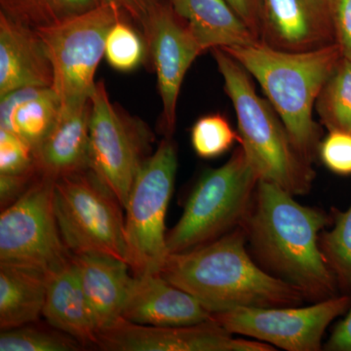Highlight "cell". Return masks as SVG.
Wrapping results in <instances>:
<instances>
[{
  "label": "cell",
  "mask_w": 351,
  "mask_h": 351,
  "mask_svg": "<svg viewBox=\"0 0 351 351\" xmlns=\"http://www.w3.org/2000/svg\"><path fill=\"white\" fill-rule=\"evenodd\" d=\"M71 256L99 334L122 317L130 267L124 261L100 254Z\"/></svg>",
  "instance_id": "obj_17"
},
{
  "label": "cell",
  "mask_w": 351,
  "mask_h": 351,
  "mask_svg": "<svg viewBox=\"0 0 351 351\" xmlns=\"http://www.w3.org/2000/svg\"><path fill=\"white\" fill-rule=\"evenodd\" d=\"M258 181L241 145L221 167L203 173L166 235L168 254L193 250L243 226Z\"/></svg>",
  "instance_id": "obj_5"
},
{
  "label": "cell",
  "mask_w": 351,
  "mask_h": 351,
  "mask_svg": "<svg viewBox=\"0 0 351 351\" xmlns=\"http://www.w3.org/2000/svg\"><path fill=\"white\" fill-rule=\"evenodd\" d=\"M43 316L51 326L73 337L84 348H97L98 330L73 256L64 267L49 274Z\"/></svg>",
  "instance_id": "obj_19"
},
{
  "label": "cell",
  "mask_w": 351,
  "mask_h": 351,
  "mask_svg": "<svg viewBox=\"0 0 351 351\" xmlns=\"http://www.w3.org/2000/svg\"><path fill=\"white\" fill-rule=\"evenodd\" d=\"M325 350L351 351V307L348 315L335 327L324 346Z\"/></svg>",
  "instance_id": "obj_35"
},
{
  "label": "cell",
  "mask_w": 351,
  "mask_h": 351,
  "mask_svg": "<svg viewBox=\"0 0 351 351\" xmlns=\"http://www.w3.org/2000/svg\"><path fill=\"white\" fill-rule=\"evenodd\" d=\"M351 307L341 294L306 307H242L213 314L232 334L243 335L288 351H318L327 328Z\"/></svg>",
  "instance_id": "obj_11"
},
{
  "label": "cell",
  "mask_w": 351,
  "mask_h": 351,
  "mask_svg": "<svg viewBox=\"0 0 351 351\" xmlns=\"http://www.w3.org/2000/svg\"><path fill=\"white\" fill-rule=\"evenodd\" d=\"M53 206L73 255L100 254L127 263L123 207L90 168L55 180Z\"/></svg>",
  "instance_id": "obj_6"
},
{
  "label": "cell",
  "mask_w": 351,
  "mask_h": 351,
  "mask_svg": "<svg viewBox=\"0 0 351 351\" xmlns=\"http://www.w3.org/2000/svg\"><path fill=\"white\" fill-rule=\"evenodd\" d=\"M260 41L263 0H226Z\"/></svg>",
  "instance_id": "obj_33"
},
{
  "label": "cell",
  "mask_w": 351,
  "mask_h": 351,
  "mask_svg": "<svg viewBox=\"0 0 351 351\" xmlns=\"http://www.w3.org/2000/svg\"><path fill=\"white\" fill-rule=\"evenodd\" d=\"M202 49L251 45L258 38L226 0H169Z\"/></svg>",
  "instance_id": "obj_20"
},
{
  "label": "cell",
  "mask_w": 351,
  "mask_h": 351,
  "mask_svg": "<svg viewBox=\"0 0 351 351\" xmlns=\"http://www.w3.org/2000/svg\"><path fill=\"white\" fill-rule=\"evenodd\" d=\"M55 179L40 175L0 215V262L19 263L48 274L64 267L71 253L62 239L53 206Z\"/></svg>",
  "instance_id": "obj_10"
},
{
  "label": "cell",
  "mask_w": 351,
  "mask_h": 351,
  "mask_svg": "<svg viewBox=\"0 0 351 351\" xmlns=\"http://www.w3.org/2000/svg\"><path fill=\"white\" fill-rule=\"evenodd\" d=\"M149 129L113 106L104 82L91 96L89 168L114 193L125 210L138 171L151 151Z\"/></svg>",
  "instance_id": "obj_9"
},
{
  "label": "cell",
  "mask_w": 351,
  "mask_h": 351,
  "mask_svg": "<svg viewBox=\"0 0 351 351\" xmlns=\"http://www.w3.org/2000/svg\"><path fill=\"white\" fill-rule=\"evenodd\" d=\"M260 41L287 52L337 44L331 0H263Z\"/></svg>",
  "instance_id": "obj_14"
},
{
  "label": "cell",
  "mask_w": 351,
  "mask_h": 351,
  "mask_svg": "<svg viewBox=\"0 0 351 351\" xmlns=\"http://www.w3.org/2000/svg\"><path fill=\"white\" fill-rule=\"evenodd\" d=\"M177 169L175 145L166 137L134 181L124 210L127 263L132 274H160L169 255L165 218Z\"/></svg>",
  "instance_id": "obj_7"
},
{
  "label": "cell",
  "mask_w": 351,
  "mask_h": 351,
  "mask_svg": "<svg viewBox=\"0 0 351 351\" xmlns=\"http://www.w3.org/2000/svg\"><path fill=\"white\" fill-rule=\"evenodd\" d=\"M336 43L345 59L351 61V0H331Z\"/></svg>",
  "instance_id": "obj_31"
},
{
  "label": "cell",
  "mask_w": 351,
  "mask_h": 351,
  "mask_svg": "<svg viewBox=\"0 0 351 351\" xmlns=\"http://www.w3.org/2000/svg\"><path fill=\"white\" fill-rule=\"evenodd\" d=\"M80 350H84V346L80 341L49 323L43 325L36 321L0 332V351Z\"/></svg>",
  "instance_id": "obj_26"
},
{
  "label": "cell",
  "mask_w": 351,
  "mask_h": 351,
  "mask_svg": "<svg viewBox=\"0 0 351 351\" xmlns=\"http://www.w3.org/2000/svg\"><path fill=\"white\" fill-rule=\"evenodd\" d=\"M321 124L328 131L351 132V61L341 58L316 100Z\"/></svg>",
  "instance_id": "obj_23"
},
{
  "label": "cell",
  "mask_w": 351,
  "mask_h": 351,
  "mask_svg": "<svg viewBox=\"0 0 351 351\" xmlns=\"http://www.w3.org/2000/svg\"><path fill=\"white\" fill-rule=\"evenodd\" d=\"M328 132L318 147L321 162L334 174L351 176V132Z\"/></svg>",
  "instance_id": "obj_30"
},
{
  "label": "cell",
  "mask_w": 351,
  "mask_h": 351,
  "mask_svg": "<svg viewBox=\"0 0 351 351\" xmlns=\"http://www.w3.org/2000/svg\"><path fill=\"white\" fill-rule=\"evenodd\" d=\"M38 170L31 145L15 134L0 129V174Z\"/></svg>",
  "instance_id": "obj_29"
},
{
  "label": "cell",
  "mask_w": 351,
  "mask_h": 351,
  "mask_svg": "<svg viewBox=\"0 0 351 351\" xmlns=\"http://www.w3.org/2000/svg\"><path fill=\"white\" fill-rule=\"evenodd\" d=\"M100 3V0H0L1 12L34 29L56 24Z\"/></svg>",
  "instance_id": "obj_24"
},
{
  "label": "cell",
  "mask_w": 351,
  "mask_h": 351,
  "mask_svg": "<svg viewBox=\"0 0 351 351\" xmlns=\"http://www.w3.org/2000/svg\"><path fill=\"white\" fill-rule=\"evenodd\" d=\"M223 50L256 78L295 147L313 163L322 135L313 120V108L343 58L338 44L306 52H287L258 41Z\"/></svg>",
  "instance_id": "obj_3"
},
{
  "label": "cell",
  "mask_w": 351,
  "mask_h": 351,
  "mask_svg": "<svg viewBox=\"0 0 351 351\" xmlns=\"http://www.w3.org/2000/svg\"><path fill=\"white\" fill-rule=\"evenodd\" d=\"M49 274L38 267L0 262V328L20 327L39 320Z\"/></svg>",
  "instance_id": "obj_22"
},
{
  "label": "cell",
  "mask_w": 351,
  "mask_h": 351,
  "mask_svg": "<svg viewBox=\"0 0 351 351\" xmlns=\"http://www.w3.org/2000/svg\"><path fill=\"white\" fill-rule=\"evenodd\" d=\"M280 186L258 181L253 207L243 225L247 241L263 269L317 302L339 295L336 277L319 246L332 221L319 208L304 206Z\"/></svg>",
  "instance_id": "obj_1"
},
{
  "label": "cell",
  "mask_w": 351,
  "mask_h": 351,
  "mask_svg": "<svg viewBox=\"0 0 351 351\" xmlns=\"http://www.w3.org/2000/svg\"><path fill=\"white\" fill-rule=\"evenodd\" d=\"M212 54L234 108L240 145L258 180L294 196L307 195L316 176L313 163L295 147L269 100L258 96L243 66L223 49H213Z\"/></svg>",
  "instance_id": "obj_4"
},
{
  "label": "cell",
  "mask_w": 351,
  "mask_h": 351,
  "mask_svg": "<svg viewBox=\"0 0 351 351\" xmlns=\"http://www.w3.org/2000/svg\"><path fill=\"white\" fill-rule=\"evenodd\" d=\"M144 41L131 25L119 19L108 32L105 57L108 64L117 71L137 69L145 59Z\"/></svg>",
  "instance_id": "obj_28"
},
{
  "label": "cell",
  "mask_w": 351,
  "mask_h": 351,
  "mask_svg": "<svg viewBox=\"0 0 351 351\" xmlns=\"http://www.w3.org/2000/svg\"><path fill=\"white\" fill-rule=\"evenodd\" d=\"M334 228L322 230L319 246L339 291L351 295V205L345 212L332 209Z\"/></svg>",
  "instance_id": "obj_25"
},
{
  "label": "cell",
  "mask_w": 351,
  "mask_h": 351,
  "mask_svg": "<svg viewBox=\"0 0 351 351\" xmlns=\"http://www.w3.org/2000/svg\"><path fill=\"white\" fill-rule=\"evenodd\" d=\"M62 104L52 87H25L0 98V129L24 140L34 154L56 123Z\"/></svg>",
  "instance_id": "obj_21"
},
{
  "label": "cell",
  "mask_w": 351,
  "mask_h": 351,
  "mask_svg": "<svg viewBox=\"0 0 351 351\" xmlns=\"http://www.w3.org/2000/svg\"><path fill=\"white\" fill-rule=\"evenodd\" d=\"M243 226L182 253L169 254L160 276L212 314L242 307L299 306L301 291L255 263Z\"/></svg>",
  "instance_id": "obj_2"
},
{
  "label": "cell",
  "mask_w": 351,
  "mask_h": 351,
  "mask_svg": "<svg viewBox=\"0 0 351 351\" xmlns=\"http://www.w3.org/2000/svg\"><path fill=\"white\" fill-rule=\"evenodd\" d=\"M90 115L91 99L62 107L56 123L34 154L41 175L56 180L89 168Z\"/></svg>",
  "instance_id": "obj_18"
},
{
  "label": "cell",
  "mask_w": 351,
  "mask_h": 351,
  "mask_svg": "<svg viewBox=\"0 0 351 351\" xmlns=\"http://www.w3.org/2000/svg\"><path fill=\"white\" fill-rule=\"evenodd\" d=\"M193 151L203 159L223 156L239 142V132L233 130L228 120L221 113L205 115L193 124L191 132Z\"/></svg>",
  "instance_id": "obj_27"
},
{
  "label": "cell",
  "mask_w": 351,
  "mask_h": 351,
  "mask_svg": "<svg viewBox=\"0 0 351 351\" xmlns=\"http://www.w3.org/2000/svg\"><path fill=\"white\" fill-rule=\"evenodd\" d=\"M104 351H272L269 343L234 339L213 319L189 326L159 327L120 318L98 334Z\"/></svg>",
  "instance_id": "obj_12"
},
{
  "label": "cell",
  "mask_w": 351,
  "mask_h": 351,
  "mask_svg": "<svg viewBox=\"0 0 351 351\" xmlns=\"http://www.w3.org/2000/svg\"><path fill=\"white\" fill-rule=\"evenodd\" d=\"M54 73L34 27L0 11V98L25 87H52Z\"/></svg>",
  "instance_id": "obj_16"
},
{
  "label": "cell",
  "mask_w": 351,
  "mask_h": 351,
  "mask_svg": "<svg viewBox=\"0 0 351 351\" xmlns=\"http://www.w3.org/2000/svg\"><path fill=\"white\" fill-rule=\"evenodd\" d=\"M38 170L20 174H0V207L10 206L19 199L40 176Z\"/></svg>",
  "instance_id": "obj_32"
},
{
  "label": "cell",
  "mask_w": 351,
  "mask_h": 351,
  "mask_svg": "<svg viewBox=\"0 0 351 351\" xmlns=\"http://www.w3.org/2000/svg\"><path fill=\"white\" fill-rule=\"evenodd\" d=\"M213 314L193 295L160 274H132L122 318L151 326H189L212 319Z\"/></svg>",
  "instance_id": "obj_15"
},
{
  "label": "cell",
  "mask_w": 351,
  "mask_h": 351,
  "mask_svg": "<svg viewBox=\"0 0 351 351\" xmlns=\"http://www.w3.org/2000/svg\"><path fill=\"white\" fill-rule=\"evenodd\" d=\"M101 3L112 4L122 13L131 17L144 27L149 16L160 2L159 0H100Z\"/></svg>",
  "instance_id": "obj_34"
},
{
  "label": "cell",
  "mask_w": 351,
  "mask_h": 351,
  "mask_svg": "<svg viewBox=\"0 0 351 351\" xmlns=\"http://www.w3.org/2000/svg\"><path fill=\"white\" fill-rule=\"evenodd\" d=\"M122 11L108 3L99 5L56 24L36 27L54 73L53 89L62 107L90 101L95 73L105 56L106 40Z\"/></svg>",
  "instance_id": "obj_8"
},
{
  "label": "cell",
  "mask_w": 351,
  "mask_h": 351,
  "mask_svg": "<svg viewBox=\"0 0 351 351\" xmlns=\"http://www.w3.org/2000/svg\"><path fill=\"white\" fill-rule=\"evenodd\" d=\"M151 52L163 107L166 137L175 131L177 105L184 76L203 52L188 25L170 4L159 3L143 27Z\"/></svg>",
  "instance_id": "obj_13"
}]
</instances>
